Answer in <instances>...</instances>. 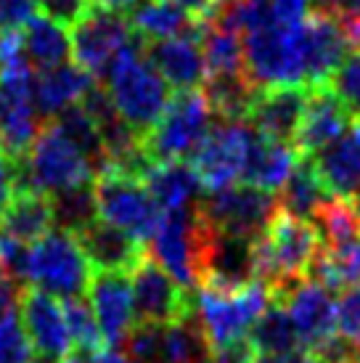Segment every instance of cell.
Masks as SVG:
<instances>
[{
    "instance_id": "cell-1",
    "label": "cell",
    "mask_w": 360,
    "mask_h": 363,
    "mask_svg": "<svg viewBox=\"0 0 360 363\" xmlns=\"http://www.w3.org/2000/svg\"><path fill=\"white\" fill-rule=\"evenodd\" d=\"M143 45L146 40L135 35V40L111 61L106 74L101 77L117 114L140 138H146V133L157 125L162 111L170 104V85L151 67Z\"/></svg>"
},
{
    "instance_id": "cell-2",
    "label": "cell",
    "mask_w": 360,
    "mask_h": 363,
    "mask_svg": "<svg viewBox=\"0 0 360 363\" xmlns=\"http://www.w3.org/2000/svg\"><path fill=\"white\" fill-rule=\"evenodd\" d=\"M320 233L315 223L300 220L279 212L268 231L254 242V265L257 279L270 286L273 300L286 294L291 286L305 281L313 271V262L320 255Z\"/></svg>"
},
{
    "instance_id": "cell-3",
    "label": "cell",
    "mask_w": 360,
    "mask_h": 363,
    "mask_svg": "<svg viewBox=\"0 0 360 363\" xmlns=\"http://www.w3.org/2000/svg\"><path fill=\"white\" fill-rule=\"evenodd\" d=\"M244 69L257 88L302 85L308 88L305 69V32L300 24L268 21L244 38Z\"/></svg>"
},
{
    "instance_id": "cell-4",
    "label": "cell",
    "mask_w": 360,
    "mask_h": 363,
    "mask_svg": "<svg viewBox=\"0 0 360 363\" xmlns=\"http://www.w3.org/2000/svg\"><path fill=\"white\" fill-rule=\"evenodd\" d=\"M93 178H96V170L88 157L67 138V133L56 122L48 120L38 133V138L32 141L27 157L19 162L16 186L38 189L53 196V194L93 183Z\"/></svg>"
},
{
    "instance_id": "cell-5",
    "label": "cell",
    "mask_w": 360,
    "mask_h": 363,
    "mask_svg": "<svg viewBox=\"0 0 360 363\" xmlns=\"http://www.w3.org/2000/svg\"><path fill=\"white\" fill-rule=\"evenodd\" d=\"M93 265L82 250L77 233L50 228L45 236L30 244L24 281L56 300H72L88 292Z\"/></svg>"
},
{
    "instance_id": "cell-6",
    "label": "cell",
    "mask_w": 360,
    "mask_h": 363,
    "mask_svg": "<svg viewBox=\"0 0 360 363\" xmlns=\"http://www.w3.org/2000/svg\"><path fill=\"white\" fill-rule=\"evenodd\" d=\"M215 125V111L207 93L180 91L170 99L167 109L162 111L157 125L143 138V152L149 162H186L193 160L204 138Z\"/></svg>"
},
{
    "instance_id": "cell-7",
    "label": "cell",
    "mask_w": 360,
    "mask_h": 363,
    "mask_svg": "<svg viewBox=\"0 0 360 363\" xmlns=\"http://www.w3.org/2000/svg\"><path fill=\"white\" fill-rule=\"evenodd\" d=\"M270 303H273L270 286L260 279L236 292L199 286V297L193 300V315L199 321L210 350H218V347H228L247 340L254 321Z\"/></svg>"
},
{
    "instance_id": "cell-8",
    "label": "cell",
    "mask_w": 360,
    "mask_h": 363,
    "mask_svg": "<svg viewBox=\"0 0 360 363\" xmlns=\"http://www.w3.org/2000/svg\"><path fill=\"white\" fill-rule=\"evenodd\" d=\"M96 210L101 220L117 225L146 244L162 223L159 204L154 202L143 178L130 175L120 167H106L93 178Z\"/></svg>"
},
{
    "instance_id": "cell-9",
    "label": "cell",
    "mask_w": 360,
    "mask_h": 363,
    "mask_svg": "<svg viewBox=\"0 0 360 363\" xmlns=\"http://www.w3.org/2000/svg\"><path fill=\"white\" fill-rule=\"evenodd\" d=\"M207 239V220L201 218L199 204L191 210L164 212L146 252L183 286L196 289L201 281V250Z\"/></svg>"
},
{
    "instance_id": "cell-10",
    "label": "cell",
    "mask_w": 360,
    "mask_h": 363,
    "mask_svg": "<svg viewBox=\"0 0 360 363\" xmlns=\"http://www.w3.org/2000/svg\"><path fill=\"white\" fill-rule=\"evenodd\" d=\"M201 218L212 228L257 242L281 212L279 196L249 183H233L220 191H207L199 202Z\"/></svg>"
},
{
    "instance_id": "cell-11",
    "label": "cell",
    "mask_w": 360,
    "mask_h": 363,
    "mask_svg": "<svg viewBox=\"0 0 360 363\" xmlns=\"http://www.w3.org/2000/svg\"><path fill=\"white\" fill-rule=\"evenodd\" d=\"M254 138H257V130L249 122L215 117L210 135L204 138L199 152L193 154V164H191L199 175L204 191H220L244 181Z\"/></svg>"
},
{
    "instance_id": "cell-12",
    "label": "cell",
    "mask_w": 360,
    "mask_h": 363,
    "mask_svg": "<svg viewBox=\"0 0 360 363\" xmlns=\"http://www.w3.org/2000/svg\"><path fill=\"white\" fill-rule=\"evenodd\" d=\"M69 38L74 64L93 77H103L111 61L135 40V30L130 27V19L117 11L88 6V11L72 24Z\"/></svg>"
},
{
    "instance_id": "cell-13",
    "label": "cell",
    "mask_w": 360,
    "mask_h": 363,
    "mask_svg": "<svg viewBox=\"0 0 360 363\" xmlns=\"http://www.w3.org/2000/svg\"><path fill=\"white\" fill-rule=\"evenodd\" d=\"M128 276L135 323H175L193 313L191 292L183 289L149 252L140 257Z\"/></svg>"
},
{
    "instance_id": "cell-14",
    "label": "cell",
    "mask_w": 360,
    "mask_h": 363,
    "mask_svg": "<svg viewBox=\"0 0 360 363\" xmlns=\"http://www.w3.org/2000/svg\"><path fill=\"white\" fill-rule=\"evenodd\" d=\"M279 300L286 305L294 321L302 350L318 353L337 337V311H334V297L326 284L305 279L297 286H291L286 294H281Z\"/></svg>"
},
{
    "instance_id": "cell-15",
    "label": "cell",
    "mask_w": 360,
    "mask_h": 363,
    "mask_svg": "<svg viewBox=\"0 0 360 363\" xmlns=\"http://www.w3.org/2000/svg\"><path fill=\"white\" fill-rule=\"evenodd\" d=\"M21 321L40 363H59L72 353L74 345L67 326V313L53 294L27 286L21 297Z\"/></svg>"
},
{
    "instance_id": "cell-16",
    "label": "cell",
    "mask_w": 360,
    "mask_h": 363,
    "mask_svg": "<svg viewBox=\"0 0 360 363\" xmlns=\"http://www.w3.org/2000/svg\"><path fill=\"white\" fill-rule=\"evenodd\" d=\"M88 303L101 326V334L109 347H120L135 326L133 289L128 273H93L88 286Z\"/></svg>"
},
{
    "instance_id": "cell-17",
    "label": "cell",
    "mask_w": 360,
    "mask_h": 363,
    "mask_svg": "<svg viewBox=\"0 0 360 363\" xmlns=\"http://www.w3.org/2000/svg\"><path fill=\"white\" fill-rule=\"evenodd\" d=\"M310 88L302 85H279V88H260L249 109V122L262 138L281 143H291L297 138L305 104Z\"/></svg>"
},
{
    "instance_id": "cell-18",
    "label": "cell",
    "mask_w": 360,
    "mask_h": 363,
    "mask_svg": "<svg viewBox=\"0 0 360 363\" xmlns=\"http://www.w3.org/2000/svg\"><path fill=\"white\" fill-rule=\"evenodd\" d=\"M350 111L344 109V104L334 96L329 85L310 88L300 130L294 138V149L300 152V157H313L337 138H342L344 133H350Z\"/></svg>"
},
{
    "instance_id": "cell-19",
    "label": "cell",
    "mask_w": 360,
    "mask_h": 363,
    "mask_svg": "<svg viewBox=\"0 0 360 363\" xmlns=\"http://www.w3.org/2000/svg\"><path fill=\"white\" fill-rule=\"evenodd\" d=\"M305 32V69H308V88L329 85L334 72L339 69L344 56L352 51V43L342 21L315 13L313 11L308 19L302 21Z\"/></svg>"
},
{
    "instance_id": "cell-20",
    "label": "cell",
    "mask_w": 360,
    "mask_h": 363,
    "mask_svg": "<svg viewBox=\"0 0 360 363\" xmlns=\"http://www.w3.org/2000/svg\"><path fill=\"white\" fill-rule=\"evenodd\" d=\"M77 239H80L82 250H85L90 265H93V273H130L138 265L140 257L146 255V247L140 239L130 236L117 225H111V223L101 220V218L80 228Z\"/></svg>"
},
{
    "instance_id": "cell-21",
    "label": "cell",
    "mask_w": 360,
    "mask_h": 363,
    "mask_svg": "<svg viewBox=\"0 0 360 363\" xmlns=\"http://www.w3.org/2000/svg\"><path fill=\"white\" fill-rule=\"evenodd\" d=\"M146 59L159 72L164 82L178 91H193L207 80L204 53L199 38H170V40H154L143 45Z\"/></svg>"
},
{
    "instance_id": "cell-22",
    "label": "cell",
    "mask_w": 360,
    "mask_h": 363,
    "mask_svg": "<svg viewBox=\"0 0 360 363\" xmlns=\"http://www.w3.org/2000/svg\"><path fill=\"white\" fill-rule=\"evenodd\" d=\"M93 85H96V77L69 61L50 69H40L35 72V106L43 120L48 122L59 117L61 111L77 106Z\"/></svg>"
},
{
    "instance_id": "cell-23",
    "label": "cell",
    "mask_w": 360,
    "mask_h": 363,
    "mask_svg": "<svg viewBox=\"0 0 360 363\" xmlns=\"http://www.w3.org/2000/svg\"><path fill=\"white\" fill-rule=\"evenodd\" d=\"M143 183L162 212L191 210L204 196L199 175L186 162H154L149 170L143 172Z\"/></svg>"
},
{
    "instance_id": "cell-24",
    "label": "cell",
    "mask_w": 360,
    "mask_h": 363,
    "mask_svg": "<svg viewBox=\"0 0 360 363\" xmlns=\"http://www.w3.org/2000/svg\"><path fill=\"white\" fill-rule=\"evenodd\" d=\"M130 27L146 43L170 38H199L201 19L172 0H140L130 11Z\"/></svg>"
},
{
    "instance_id": "cell-25",
    "label": "cell",
    "mask_w": 360,
    "mask_h": 363,
    "mask_svg": "<svg viewBox=\"0 0 360 363\" xmlns=\"http://www.w3.org/2000/svg\"><path fill=\"white\" fill-rule=\"evenodd\" d=\"M310 160L329 196L352 199V194L360 189V143L355 133H344Z\"/></svg>"
},
{
    "instance_id": "cell-26",
    "label": "cell",
    "mask_w": 360,
    "mask_h": 363,
    "mask_svg": "<svg viewBox=\"0 0 360 363\" xmlns=\"http://www.w3.org/2000/svg\"><path fill=\"white\" fill-rule=\"evenodd\" d=\"M53 228V204L48 194L16 186L9 207L0 218V233L24 244L38 242Z\"/></svg>"
},
{
    "instance_id": "cell-27",
    "label": "cell",
    "mask_w": 360,
    "mask_h": 363,
    "mask_svg": "<svg viewBox=\"0 0 360 363\" xmlns=\"http://www.w3.org/2000/svg\"><path fill=\"white\" fill-rule=\"evenodd\" d=\"M297 162H300V152L291 143L270 141L257 133L241 183L257 186L262 191L279 194L283 189V183L289 181L291 170L297 167Z\"/></svg>"
},
{
    "instance_id": "cell-28",
    "label": "cell",
    "mask_w": 360,
    "mask_h": 363,
    "mask_svg": "<svg viewBox=\"0 0 360 363\" xmlns=\"http://www.w3.org/2000/svg\"><path fill=\"white\" fill-rule=\"evenodd\" d=\"M21 51L32 64V69H50L59 67L72 56V38L61 21L45 13H35L19 30Z\"/></svg>"
},
{
    "instance_id": "cell-29",
    "label": "cell",
    "mask_w": 360,
    "mask_h": 363,
    "mask_svg": "<svg viewBox=\"0 0 360 363\" xmlns=\"http://www.w3.org/2000/svg\"><path fill=\"white\" fill-rule=\"evenodd\" d=\"M276 196H279V207L283 215H291V218H300V220L310 223L315 220L320 207L331 199L329 191L320 183L310 157H300L297 167L291 170L289 181L283 183V189Z\"/></svg>"
},
{
    "instance_id": "cell-30",
    "label": "cell",
    "mask_w": 360,
    "mask_h": 363,
    "mask_svg": "<svg viewBox=\"0 0 360 363\" xmlns=\"http://www.w3.org/2000/svg\"><path fill=\"white\" fill-rule=\"evenodd\" d=\"M199 45L204 53L207 77H225V74L247 72L244 69V43L236 32L225 30L210 19H201Z\"/></svg>"
},
{
    "instance_id": "cell-31",
    "label": "cell",
    "mask_w": 360,
    "mask_h": 363,
    "mask_svg": "<svg viewBox=\"0 0 360 363\" xmlns=\"http://www.w3.org/2000/svg\"><path fill=\"white\" fill-rule=\"evenodd\" d=\"M249 345L254 353H289V350H302L300 334L294 329L286 305L281 300L273 303L262 311V315L254 321L249 332Z\"/></svg>"
},
{
    "instance_id": "cell-32",
    "label": "cell",
    "mask_w": 360,
    "mask_h": 363,
    "mask_svg": "<svg viewBox=\"0 0 360 363\" xmlns=\"http://www.w3.org/2000/svg\"><path fill=\"white\" fill-rule=\"evenodd\" d=\"M50 204H53V228H64V231L77 233L80 228H85L88 223L99 218L93 183H85V186L69 189V191L53 194Z\"/></svg>"
},
{
    "instance_id": "cell-33",
    "label": "cell",
    "mask_w": 360,
    "mask_h": 363,
    "mask_svg": "<svg viewBox=\"0 0 360 363\" xmlns=\"http://www.w3.org/2000/svg\"><path fill=\"white\" fill-rule=\"evenodd\" d=\"M64 313H67V326H69V337L72 345L85 355H99L103 347H109L103 334H101V326L93 315V308L85 297H72V300H64Z\"/></svg>"
},
{
    "instance_id": "cell-34",
    "label": "cell",
    "mask_w": 360,
    "mask_h": 363,
    "mask_svg": "<svg viewBox=\"0 0 360 363\" xmlns=\"http://www.w3.org/2000/svg\"><path fill=\"white\" fill-rule=\"evenodd\" d=\"M0 363H40L19 313L0 318Z\"/></svg>"
},
{
    "instance_id": "cell-35",
    "label": "cell",
    "mask_w": 360,
    "mask_h": 363,
    "mask_svg": "<svg viewBox=\"0 0 360 363\" xmlns=\"http://www.w3.org/2000/svg\"><path fill=\"white\" fill-rule=\"evenodd\" d=\"M329 88L344 104V109L350 111L352 120H360V51L352 48L344 56L339 69L334 72V77L329 80Z\"/></svg>"
},
{
    "instance_id": "cell-36",
    "label": "cell",
    "mask_w": 360,
    "mask_h": 363,
    "mask_svg": "<svg viewBox=\"0 0 360 363\" xmlns=\"http://www.w3.org/2000/svg\"><path fill=\"white\" fill-rule=\"evenodd\" d=\"M337 311V334L352 347H360V281L342 286L334 300Z\"/></svg>"
},
{
    "instance_id": "cell-37",
    "label": "cell",
    "mask_w": 360,
    "mask_h": 363,
    "mask_svg": "<svg viewBox=\"0 0 360 363\" xmlns=\"http://www.w3.org/2000/svg\"><path fill=\"white\" fill-rule=\"evenodd\" d=\"M38 0H0V32H19L35 16Z\"/></svg>"
},
{
    "instance_id": "cell-38",
    "label": "cell",
    "mask_w": 360,
    "mask_h": 363,
    "mask_svg": "<svg viewBox=\"0 0 360 363\" xmlns=\"http://www.w3.org/2000/svg\"><path fill=\"white\" fill-rule=\"evenodd\" d=\"M38 6L43 9L45 16L61 21L64 27H72L88 11L90 0H38Z\"/></svg>"
},
{
    "instance_id": "cell-39",
    "label": "cell",
    "mask_w": 360,
    "mask_h": 363,
    "mask_svg": "<svg viewBox=\"0 0 360 363\" xmlns=\"http://www.w3.org/2000/svg\"><path fill=\"white\" fill-rule=\"evenodd\" d=\"M270 13L283 24H300L310 16V0H268Z\"/></svg>"
},
{
    "instance_id": "cell-40",
    "label": "cell",
    "mask_w": 360,
    "mask_h": 363,
    "mask_svg": "<svg viewBox=\"0 0 360 363\" xmlns=\"http://www.w3.org/2000/svg\"><path fill=\"white\" fill-rule=\"evenodd\" d=\"M310 6L315 13L331 16L337 21L358 19L360 16V0H310Z\"/></svg>"
},
{
    "instance_id": "cell-41",
    "label": "cell",
    "mask_w": 360,
    "mask_h": 363,
    "mask_svg": "<svg viewBox=\"0 0 360 363\" xmlns=\"http://www.w3.org/2000/svg\"><path fill=\"white\" fill-rule=\"evenodd\" d=\"M16 178H19V162L0 154V218L9 207L13 191H16Z\"/></svg>"
},
{
    "instance_id": "cell-42",
    "label": "cell",
    "mask_w": 360,
    "mask_h": 363,
    "mask_svg": "<svg viewBox=\"0 0 360 363\" xmlns=\"http://www.w3.org/2000/svg\"><path fill=\"white\" fill-rule=\"evenodd\" d=\"M252 358H254V350H252L249 340H241V342H233L228 347L210 350L207 363H249Z\"/></svg>"
},
{
    "instance_id": "cell-43",
    "label": "cell",
    "mask_w": 360,
    "mask_h": 363,
    "mask_svg": "<svg viewBox=\"0 0 360 363\" xmlns=\"http://www.w3.org/2000/svg\"><path fill=\"white\" fill-rule=\"evenodd\" d=\"M249 363H326L310 350H289V353H254Z\"/></svg>"
},
{
    "instance_id": "cell-44",
    "label": "cell",
    "mask_w": 360,
    "mask_h": 363,
    "mask_svg": "<svg viewBox=\"0 0 360 363\" xmlns=\"http://www.w3.org/2000/svg\"><path fill=\"white\" fill-rule=\"evenodd\" d=\"M172 3H178V6H183L186 11H191L193 16L204 19V16L215 9V3H218V0H172Z\"/></svg>"
},
{
    "instance_id": "cell-45",
    "label": "cell",
    "mask_w": 360,
    "mask_h": 363,
    "mask_svg": "<svg viewBox=\"0 0 360 363\" xmlns=\"http://www.w3.org/2000/svg\"><path fill=\"white\" fill-rule=\"evenodd\" d=\"M93 363H135L128 353H122L117 347H103L99 355H93Z\"/></svg>"
},
{
    "instance_id": "cell-46",
    "label": "cell",
    "mask_w": 360,
    "mask_h": 363,
    "mask_svg": "<svg viewBox=\"0 0 360 363\" xmlns=\"http://www.w3.org/2000/svg\"><path fill=\"white\" fill-rule=\"evenodd\" d=\"M140 0H90V6H99V9L106 11H117V13H125V11H133Z\"/></svg>"
},
{
    "instance_id": "cell-47",
    "label": "cell",
    "mask_w": 360,
    "mask_h": 363,
    "mask_svg": "<svg viewBox=\"0 0 360 363\" xmlns=\"http://www.w3.org/2000/svg\"><path fill=\"white\" fill-rule=\"evenodd\" d=\"M342 27H344V32H347L352 48H355V51H360V16H358V19L342 21Z\"/></svg>"
},
{
    "instance_id": "cell-48",
    "label": "cell",
    "mask_w": 360,
    "mask_h": 363,
    "mask_svg": "<svg viewBox=\"0 0 360 363\" xmlns=\"http://www.w3.org/2000/svg\"><path fill=\"white\" fill-rule=\"evenodd\" d=\"M59 363H93V358L85 353H80V350H72L69 355H64Z\"/></svg>"
},
{
    "instance_id": "cell-49",
    "label": "cell",
    "mask_w": 360,
    "mask_h": 363,
    "mask_svg": "<svg viewBox=\"0 0 360 363\" xmlns=\"http://www.w3.org/2000/svg\"><path fill=\"white\" fill-rule=\"evenodd\" d=\"M350 204H352V210H355V215H358V220H360V189L355 194H352Z\"/></svg>"
},
{
    "instance_id": "cell-50",
    "label": "cell",
    "mask_w": 360,
    "mask_h": 363,
    "mask_svg": "<svg viewBox=\"0 0 360 363\" xmlns=\"http://www.w3.org/2000/svg\"><path fill=\"white\" fill-rule=\"evenodd\" d=\"M355 122H358V125H355V130L352 133H355V138H358V143H360V120H355Z\"/></svg>"
}]
</instances>
